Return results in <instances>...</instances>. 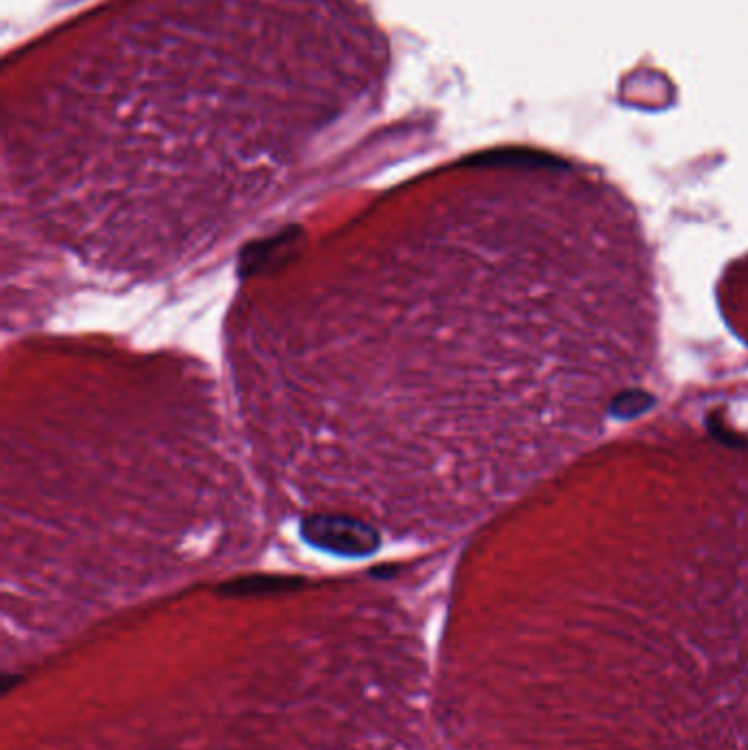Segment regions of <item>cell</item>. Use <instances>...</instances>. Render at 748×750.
Listing matches in <instances>:
<instances>
[{"mask_svg":"<svg viewBox=\"0 0 748 750\" xmlns=\"http://www.w3.org/2000/svg\"><path fill=\"white\" fill-rule=\"evenodd\" d=\"M306 538L326 551L345 556H367L378 547L373 531L349 518L317 516L306 524Z\"/></svg>","mask_w":748,"mask_h":750,"instance_id":"cell-2","label":"cell"},{"mask_svg":"<svg viewBox=\"0 0 748 750\" xmlns=\"http://www.w3.org/2000/svg\"><path fill=\"white\" fill-rule=\"evenodd\" d=\"M667 569L545 634L533 750H748V556Z\"/></svg>","mask_w":748,"mask_h":750,"instance_id":"cell-1","label":"cell"}]
</instances>
